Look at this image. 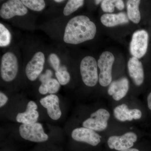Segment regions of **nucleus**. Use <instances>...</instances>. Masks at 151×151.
<instances>
[{
	"label": "nucleus",
	"instance_id": "nucleus-1",
	"mask_svg": "<svg viewBox=\"0 0 151 151\" xmlns=\"http://www.w3.org/2000/svg\"><path fill=\"white\" fill-rule=\"evenodd\" d=\"M96 32V25L88 17L77 16L68 22L63 40L66 43L78 44L94 39Z\"/></svg>",
	"mask_w": 151,
	"mask_h": 151
},
{
	"label": "nucleus",
	"instance_id": "nucleus-2",
	"mask_svg": "<svg viewBox=\"0 0 151 151\" xmlns=\"http://www.w3.org/2000/svg\"><path fill=\"white\" fill-rule=\"evenodd\" d=\"M97 62L94 57L86 56L80 64V73L82 81L86 86L93 87L99 81Z\"/></svg>",
	"mask_w": 151,
	"mask_h": 151
},
{
	"label": "nucleus",
	"instance_id": "nucleus-3",
	"mask_svg": "<svg viewBox=\"0 0 151 151\" xmlns=\"http://www.w3.org/2000/svg\"><path fill=\"white\" fill-rule=\"evenodd\" d=\"M115 61V57L111 52L105 51L100 55L97 62L100 69L99 82L101 86L106 87L112 81V67Z\"/></svg>",
	"mask_w": 151,
	"mask_h": 151
},
{
	"label": "nucleus",
	"instance_id": "nucleus-4",
	"mask_svg": "<svg viewBox=\"0 0 151 151\" xmlns=\"http://www.w3.org/2000/svg\"><path fill=\"white\" fill-rule=\"evenodd\" d=\"M19 133L23 139L34 142H43L48 139V136L45 132L42 124L37 122L22 124L19 127Z\"/></svg>",
	"mask_w": 151,
	"mask_h": 151
},
{
	"label": "nucleus",
	"instance_id": "nucleus-5",
	"mask_svg": "<svg viewBox=\"0 0 151 151\" xmlns=\"http://www.w3.org/2000/svg\"><path fill=\"white\" fill-rule=\"evenodd\" d=\"M111 115L105 108H100L93 112L90 117L82 123L83 127L95 132H102L107 129Z\"/></svg>",
	"mask_w": 151,
	"mask_h": 151
},
{
	"label": "nucleus",
	"instance_id": "nucleus-6",
	"mask_svg": "<svg viewBox=\"0 0 151 151\" xmlns=\"http://www.w3.org/2000/svg\"><path fill=\"white\" fill-rule=\"evenodd\" d=\"M19 65L16 56L9 52L3 55L1 61V75L6 82L13 81L16 77L18 71Z\"/></svg>",
	"mask_w": 151,
	"mask_h": 151
},
{
	"label": "nucleus",
	"instance_id": "nucleus-7",
	"mask_svg": "<svg viewBox=\"0 0 151 151\" xmlns=\"http://www.w3.org/2000/svg\"><path fill=\"white\" fill-rule=\"evenodd\" d=\"M149 37L148 33L144 29L139 30L133 34L130 44V51L133 57L140 59L146 54Z\"/></svg>",
	"mask_w": 151,
	"mask_h": 151
},
{
	"label": "nucleus",
	"instance_id": "nucleus-8",
	"mask_svg": "<svg viewBox=\"0 0 151 151\" xmlns=\"http://www.w3.org/2000/svg\"><path fill=\"white\" fill-rule=\"evenodd\" d=\"M137 135L134 132H129L121 136H112L107 141L108 147L112 150L122 151L131 148L137 140Z\"/></svg>",
	"mask_w": 151,
	"mask_h": 151
},
{
	"label": "nucleus",
	"instance_id": "nucleus-9",
	"mask_svg": "<svg viewBox=\"0 0 151 151\" xmlns=\"http://www.w3.org/2000/svg\"><path fill=\"white\" fill-rule=\"evenodd\" d=\"M27 9L19 0H10L4 3L0 9V16L10 19L14 17L22 16L27 14Z\"/></svg>",
	"mask_w": 151,
	"mask_h": 151
},
{
	"label": "nucleus",
	"instance_id": "nucleus-10",
	"mask_svg": "<svg viewBox=\"0 0 151 151\" xmlns=\"http://www.w3.org/2000/svg\"><path fill=\"white\" fill-rule=\"evenodd\" d=\"M72 139L76 142L86 143L92 146L101 142V136L94 130L82 127L76 128L71 133Z\"/></svg>",
	"mask_w": 151,
	"mask_h": 151
},
{
	"label": "nucleus",
	"instance_id": "nucleus-11",
	"mask_svg": "<svg viewBox=\"0 0 151 151\" xmlns=\"http://www.w3.org/2000/svg\"><path fill=\"white\" fill-rule=\"evenodd\" d=\"M45 62V55L41 52H38L33 56L25 68L26 74L29 80L35 81L40 76L43 70Z\"/></svg>",
	"mask_w": 151,
	"mask_h": 151
},
{
	"label": "nucleus",
	"instance_id": "nucleus-12",
	"mask_svg": "<svg viewBox=\"0 0 151 151\" xmlns=\"http://www.w3.org/2000/svg\"><path fill=\"white\" fill-rule=\"evenodd\" d=\"M129 89V82L127 77H123L114 80L109 85L108 94L113 100L120 101L127 95Z\"/></svg>",
	"mask_w": 151,
	"mask_h": 151
},
{
	"label": "nucleus",
	"instance_id": "nucleus-13",
	"mask_svg": "<svg viewBox=\"0 0 151 151\" xmlns=\"http://www.w3.org/2000/svg\"><path fill=\"white\" fill-rule=\"evenodd\" d=\"M113 112L115 118L121 122L139 120L142 116V111L139 109H129L126 104H122L116 106Z\"/></svg>",
	"mask_w": 151,
	"mask_h": 151
},
{
	"label": "nucleus",
	"instance_id": "nucleus-14",
	"mask_svg": "<svg viewBox=\"0 0 151 151\" xmlns=\"http://www.w3.org/2000/svg\"><path fill=\"white\" fill-rule=\"evenodd\" d=\"M41 105L47 109L48 116L52 120H58L62 115L59 99L56 95L51 94L40 99Z\"/></svg>",
	"mask_w": 151,
	"mask_h": 151
},
{
	"label": "nucleus",
	"instance_id": "nucleus-15",
	"mask_svg": "<svg viewBox=\"0 0 151 151\" xmlns=\"http://www.w3.org/2000/svg\"><path fill=\"white\" fill-rule=\"evenodd\" d=\"M129 75L134 84L140 86L143 84L145 79L144 68L142 63L136 58H131L128 62Z\"/></svg>",
	"mask_w": 151,
	"mask_h": 151
},
{
	"label": "nucleus",
	"instance_id": "nucleus-16",
	"mask_svg": "<svg viewBox=\"0 0 151 151\" xmlns=\"http://www.w3.org/2000/svg\"><path fill=\"white\" fill-rule=\"evenodd\" d=\"M37 105L35 102L29 101L25 112L19 113L17 115V122L23 124L37 123L39 117V113L37 111Z\"/></svg>",
	"mask_w": 151,
	"mask_h": 151
},
{
	"label": "nucleus",
	"instance_id": "nucleus-17",
	"mask_svg": "<svg viewBox=\"0 0 151 151\" xmlns=\"http://www.w3.org/2000/svg\"><path fill=\"white\" fill-rule=\"evenodd\" d=\"M129 19L126 13L118 14H105L100 18L101 22L107 27H114L119 25L129 23Z\"/></svg>",
	"mask_w": 151,
	"mask_h": 151
},
{
	"label": "nucleus",
	"instance_id": "nucleus-18",
	"mask_svg": "<svg viewBox=\"0 0 151 151\" xmlns=\"http://www.w3.org/2000/svg\"><path fill=\"white\" fill-rule=\"evenodd\" d=\"M139 0H129L127 2V16L134 23L137 24L141 20V14L140 12Z\"/></svg>",
	"mask_w": 151,
	"mask_h": 151
},
{
	"label": "nucleus",
	"instance_id": "nucleus-19",
	"mask_svg": "<svg viewBox=\"0 0 151 151\" xmlns=\"http://www.w3.org/2000/svg\"><path fill=\"white\" fill-rule=\"evenodd\" d=\"M84 4L83 0H70L66 4L63 13L65 16H68L75 12Z\"/></svg>",
	"mask_w": 151,
	"mask_h": 151
},
{
	"label": "nucleus",
	"instance_id": "nucleus-20",
	"mask_svg": "<svg viewBox=\"0 0 151 151\" xmlns=\"http://www.w3.org/2000/svg\"><path fill=\"white\" fill-rule=\"evenodd\" d=\"M22 2L26 7L33 11L40 12L42 10L45 6L43 0H22Z\"/></svg>",
	"mask_w": 151,
	"mask_h": 151
},
{
	"label": "nucleus",
	"instance_id": "nucleus-21",
	"mask_svg": "<svg viewBox=\"0 0 151 151\" xmlns=\"http://www.w3.org/2000/svg\"><path fill=\"white\" fill-rule=\"evenodd\" d=\"M55 76L58 81L61 85H66L70 81V74L68 72L65 66H63L60 67L59 70L55 72Z\"/></svg>",
	"mask_w": 151,
	"mask_h": 151
},
{
	"label": "nucleus",
	"instance_id": "nucleus-22",
	"mask_svg": "<svg viewBox=\"0 0 151 151\" xmlns=\"http://www.w3.org/2000/svg\"><path fill=\"white\" fill-rule=\"evenodd\" d=\"M11 40L10 32L4 25L0 24V46H8L10 43Z\"/></svg>",
	"mask_w": 151,
	"mask_h": 151
},
{
	"label": "nucleus",
	"instance_id": "nucleus-23",
	"mask_svg": "<svg viewBox=\"0 0 151 151\" xmlns=\"http://www.w3.org/2000/svg\"><path fill=\"white\" fill-rule=\"evenodd\" d=\"M43 83L46 85L48 93L50 94L57 93L59 91L60 88V84L57 80L55 78H50L45 83Z\"/></svg>",
	"mask_w": 151,
	"mask_h": 151
},
{
	"label": "nucleus",
	"instance_id": "nucleus-24",
	"mask_svg": "<svg viewBox=\"0 0 151 151\" xmlns=\"http://www.w3.org/2000/svg\"><path fill=\"white\" fill-rule=\"evenodd\" d=\"M115 0H104L101 2V7L103 12L111 14L115 10Z\"/></svg>",
	"mask_w": 151,
	"mask_h": 151
},
{
	"label": "nucleus",
	"instance_id": "nucleus-25",
	"mask_svg": "<svg viewBox=\"0 0 151 151\" xmlns=\"http://www.w3.org/2000/svg\"><path fill=\"white\" fill-rule=\"evenodd\" d=\"M49 58L52 66L55 71H57L60 67V60L59 58L55 53H51L50 55Z\"/></svg>",
	"mask_w": 151,
	"mask_h": 151
},
{
	"label": "nucleus",
	"instance_id": "nucleus-26",
	"mask_svg": "<svg viewBox=\"0 0 151 151\" xmlns=\"http://www.w3.org/2000/svg\"><path fill=\"white\" fill-rule=\"evenodd\" d=\"M52 75V71L49 69H47L46 70V73L44 74H41L40 76V81L42 83H45L47 81H48L51 78Z\"/></svg>",
	"mask_w": 151,
	"mask_h": 151
},
{
	"label": "nucleus",
	"instance_id": "nucleus-27",
	"mask_svg": "<svg viewBox=\"0 0 151 151\" xmlns=\"http://www.w3.org/2000/svg\"><path fill=\"white\" fill-rule=\"evenodd\" d=\"M8 97L2 92H0V107H3L5 105L8 101Z\"/></svg>",
	"mask_w": 151,
	"mask_h": 151
},
{
	"label": "nucleus",
	"instance_id": "nucleus-28",
	"mask_svg": "<svg viewBox=\"0 0 151 151\" xmlns=\"http://www.w3.org/2000/svg\"><path fill=\"white\" fill-rule=\"evenodd\" d=\"M115 6L120 11H122L125 7L124 1L122 0H115Z\"/></svg>",
	"mask_w": 151,
	"mask_h": 151
},
{
	"label": "nucleus",
	"instance_id": "nucleus-29",
	"mask_svg": "<svg viewBox=\"0 0 151 151\" xmlns=\"http://www.w3.org/2000/svg\"><path fill=\"white\" fill-rule=\"evenodd\" d=\"M39 92L41 94H43V95L48 93L47 87L45 84L41 83V84L39 88Z\"/></svg>",
	"mask_w": 151,
	"mask_h": 151
},
{
	"label": "nucleus",
	"instance_id": "nucleus-30",
	"mask_svg": "<svg viewBox=\"0 0 151 151\" xmlns=\"http://www.w3.org/2000/svg\"><path fill=\"white\" fill-rule=\"evenodd\" d=\"M147 102L148 107L151 111V92H150L147 97Z\"/></svg>",
	"mask_w": 151,
	"mask_h": 151
},
{
	"label": "nucleus",
	"instance_id": "nucleus-31",
	"mask_svg": "<svg viewBox=\"0 0 151 151\" xmlns=\"http://www.w3.org/2000/svg\"><path fill=\"white\" fill-rule=\"evenodd\" d=\"M120 151H140L138 149L135 148H131L127 149V150H122Z\"/></svg>",
	"mask_w": 151,
	"mask_h": 151
},
{
	"label": "nucleus",
	"instance_id": "nucleus-32",
	"mask_svg": "<svg viewBox=\"0 0 151 151\" xmlns=\"http://www.w3.org/2000/svg\"><path fill=\"white\" fill-rule=\"evenodd\" d=\"M102 1H100V0H97V1H95V4L97 5L99 4L100 3L102 2Z\"/></svg>",
	"mask_w": 151,
	"mask_h": 151
},
{
	"label": "nucleus",
	"instance_id": "nucleus-33",
	"mask_svg": "<svg viewBox=\"0 0 151 151\" xmlns=\"http://www.w3.org/2000/svg\"><path fill=\"white\" fill-rule=\"evenodd\" d=\"M55 1L56 2L60 3L63 2L64 1H63V0H55V1Z\"/></svg>",
	"mask_w": 151,
	"mask_h": 151
}]
</instances>
